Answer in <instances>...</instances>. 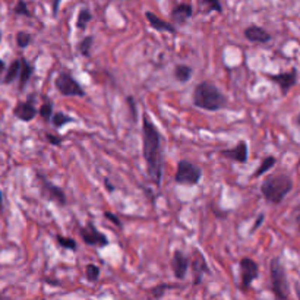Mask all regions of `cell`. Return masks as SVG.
Masks as SVG:
<instances>
[{
  "label": "cell",
  "mask_w": 300,
  "mask_h": 300,
  "mask_svg": "<svg viewBox=\"0 0 300 300\" xmlns=\"http://www.w3.org/2000/svg\"><path fill=\"white\" fill-rule=\"evenodd\" d=\"M145 18H147V21H148V24H150L151 28H154L155 31H160V32H168V34H176L178 32V29L176 27L172 24V22H167V21H164L161 19L160 16H157L155 14H152V12H145Z\"/></svg>",
  "instance_id": "obj_17"
},
{
  "label": "cell",
  "mask_w": 300,
  "mask_h": 300,
  "mask_svg": "<svg viewBox=\"0 0 300 300\" xmlns=\"http://www.w3.org/2000/svg\"><path fill=\"white\" fill-rule=\"evenodd\" d=\"M192 75H193V69H192L191 66H188V65H185V63H179V65H176V66H175V70H173L175 79L178 82H182V83L191 81Z\"/></svg>",
  "instance_id": "obj_19"
},
{
  "label": "cell",
  "mask_w": 300,
  "mask_h": 300,
  "mask_svg": "<svg viewBox=\"0 0 300 300\" xmlns=\"http://www.w3.org/2000/svg\"><path fill=\"white\" fill-rule=\"evenodd\" d=\"M19 69H21V59H15L14 62L9 65V68H6V72H5V76L2 78V82H3L5 85H9V83H12L15 79H18Z\"/></svg>",
  "instance_id": "obj_20"
},
{
  "label": "cell",
  "mask_w": 300,
  "mask_h": 300,
  "mask_svg": "<svg viewBox=\"0 0 300 300\" xmlns=\"http://www.w3.org/2000/svg\"><path fill=\"white\" fill-rule=\"evenodd\" d=\"M46 139L50 145H55V147H60L63 144V137H57V135H53V134H49L46 132Z\"/></svg>",
  "instance_id": "obj_33"
},
{
  "label": "cell",
  "mask_w": 300,
  "mask_h": 300,
  "mask_svg": "<svg viewBox=\"0 0 300 300\" xmlns=\"http://www.w3.org/2000/svg\"><path fill=\"white\" fill-rule=\"evenodd\" d=\"M0 214H3V193L0 191Z\"/></svg>",
  "instance_id": "obj_40"
},
{
  "label": "cell",
  "mask_w": 300,
  "mask_h": 300,
  "mask_svg": "<svg viewBox=\"0 0 300 300\" xmlns=\"http://www.w3.org/2000/svg\"><path fill=\"white\" fill-rule=\"evenodd\" d=\"M189 264H191L189 258L180 249H176L173 253V260H172V270L178 280H185L189 270Z\"/></svg>",
  "instance_id": "obj_15"
},
{
  "label": "cell",
  "mask_w": 300,
  "mask_h": 300,
  "mask_svg": "<svg viewBox=\"0 0 300 300\" xmlns=\"http://www.w3.org/2000/svg\"><path fill=\"white\" fill-rule=\"evenodd\" d=\"M100 268L94 265V264H88L87 267H85V277H87V280L90 281V283H97L98 281V278H100Z\"/></svg>",
  "instance_id": "obj_31"
},
{
  "label": "cell",
  "mask_w": 300,
  "mask_h": 300,
  "mask_svg": "<svg viewBox=\"0 0 300 300\" xmlns=\"http://www.w3.org/2000/svg\"><path fill=\"white\" fill-rule=\"evenodd\" d=\"M192 104L205 111H219L227 106V97L212 82H199L192 93Z\"/></svg>",
  "instance_id": "obj_2"
},
{
  "label": "cell",
  "mask_w": 300,
  "mask_h": 300,
  "mask_svg": "<svg viewBox=\"0 0 300 300\" xmlns=\"http://www.w3.org/2000/svg\"><path fill=\"white\" fill-rule=\"evenodd\" d=\"M5 72H6V63L0 59V82H2V76H3Z\"/></svg>",
  "instance_id": "obj_39"
},
{
  "label": "cell",
  "mask_w": 300,
  "mask_h": 300,
  "mask_svg": "<svg viewBox=\"0 0 300 300\" xmlns=\"http://www.w3.org/2000/svg\"><path fill=\"white\" fill-rule=\"evenodd\" d=\"M34 73V68L32 65L28 62L25 57H21V69H19V75H18V90L19 91H24L25 87L28 85V82L31 79Z\"/></svg>",
  "instance_id": "obj_18"
},
{
  "label": "cell",
  "mask_w": 300,
  "mask_h": 300,
  "mask_svg": "<svg viewBox=\"0 0 300 300\" xmlns=\"http://www.w3.org/2000/svg\"><path fill=\"white\" fill-rule=\"evenodd\" d=\"M192 15H193V8L189 3H178L173 6L170 12V19L175 27H182L191 19Z\"/></svg>",
  "instance_id": "obj_14"
},
{
  "label": "cell",
  "mask_w": 300,
  "mask_h": 300,
  "mask_svg": "<svg viewBox=\"0 0 300 300\" xmlns=\"http://www.w3.org/2000/svg\"><path fill=\"white\" fill-rule=\"evenodd\" d=\"M264 220H265V214H260V216H258V219H256V221L253 223V226L250 227V230H249V234H253V233L256 232V230L260 229L261 226H262Z\"/></svg>",
  "instance_id": "obj_36"
},
{
  "label": "cell",
  "mask_w": 300,
  "mask_h": 300,
  "mask_svg": "<svg viewBox=\"0 0 300 300\" xmlns=\"http://www.w3.org/2000/svg\"><path fill=\"white\" fill-rule=\"evenodd\" d=\"M294 122H296V124L300 127V111L297 113V116H296V119H294Z\"/></svg>",
  "instance_id": "obj_42"
},
{
  "label": "cell",
  "mask_w": 300,
  "mask_h": 300,
  "mask_svg": "<svg viewBox=\"0 0 300 300\" xmlns=\"http://www.w3.org/2000/svg\"><path fill=\"white\" fill-rule=\"evenodd\" d=\"M56 90L63 97H83L85 90L68 72H60L55 81Z\"/></svg>",
  "instance_id": "obj_7"
},
{
  "label": "cell",
  "mask_w": 300,
  "mask_h": 300,
  "mask_svg": "<svg viewBox=\"0 0 300 300\" xmlns=\"http://www.w3.org/2000/svg\"><path fill=\"white\" fill-rule=\"evenodd\" d=\"M142 155L145 160L148 178L157 188H160L164 170L163 142L158 127L147 113L142 114Z\"/></svg>",
  "instance_id": "obj_1"
},
{
  "label": "cell",
  "mask_w": 300,
  "mask_h": 300,
  "mask_svg": "<svg viewBox=\"0 0 300 300\" xmlns=\"http://www.w3.org/2000/svg\"><path fill=\"white\" fill-rule=\"evenodd\" d=\"M0 41H2V31H0Z\"/></svg>",
  "instance_id": "obj_43"
},
{
  "label": "cell",
  "mask_w": 300,
  "mask_h": 300,
  "mask_svg": "<svg viewBox=\"0 0 300 300\" xmlns=\"http://www.w3.org/2000/svg\"><path fill=\"white\" fill-rule=\"evenodd\" d=\"M220 155H221L223 158H227V160H230V161H234V163H247V158H249L247 142H246V141H239V142L236 144L234 148L220 151Z\"/></svg>",
  "instance_id": "obj_13"
},
{
  "label": "cell",
  "mask_w": 300,
  "mask_h": 300,
  "mask_svg": "<svg viewBox=\"0 0 300 300\" xmlns=\"http://www.w3.org/2000/svg\"><path fill=\"white\" fill-rule=\"evenodd\" d=\"M178 284H170V283H161V284H157V286L151 287L150 288V294L151 297H154V299H160V297H163L164 294L168 291V290H172V288H178Z\"/></svg>",
  "instance_id": "obj_25"
},
{
  "label": "cell",
  "mask_w": 300,
  "mask_h": 300,
  "mask_svg": "<svg viewBox=\"0 0 300 300\" xmlns=\"http://www.w3.org/2000/svg\"><path fill=\"white\" fill-rule=\"evenodd\" d=\"M293 191V179L286 173L270 175L261 183V195L271 205H280Z\"/></svg>",
  "instance_id": "obj_3"
},
{
  "label": "cell",
  "mask_w": 300,
  "mask_h": 300,
  "mask_svg": "<svg viewBox=\"0 0 300 300\" xmlns=\"http://www.w3.org/2000/svg\"><path fill=\"white\" fill-rule=\"evenodd\" d=\"M14 14L19 15V16H27V18H32L31 11L28 9V5L25 0H18L14 8Z\"/></svg>",
  "instance_id": "obj_32"
},
{
  "label": "cell",
  "mask_w": 300,
  "mask_h": 300,
  "mask_svg": "<svg viewBox=\"0 0 300 300\" xmlns=\"http://www.w3.org/2000/svg\"><path fill=\"white\" fill-rule=\"evenodd\" d=\"M243 35L247 41L250 42H258V44H265L271 41V34L260 25H249L243 29Z\"/></svg>",
  "instance_id": "obj_16"
},
{
  "label": "cell",
  "mask_w": 300,
  "mask_h": 300,
  "mask_svg": "<svg viewBox=\"0 0 300 300\" xmlns=\"http://www.w3.org/2000/svg\"><path fill=\"white\" fill-rule=\"evenodd\" d=\"M104 217L109 220L110 223H113V224H114L116 227H119V229H123L122 221L119 220V217H117L116 214H113V212H110V211H106V212H104Z\"/></svg>",
  "instance_id": "obj_34"
},
{
  "label": "cell",
  "mask_w": 300,
  "mask_h": 300,
  "mask_svg": "<svg viewBox=\"0 0 300 300\" xmlns=\"http://www.w3.org/2000/svg\"><path fill=\"white\" fill-rule=\"evenodd\" d=\"M124 103H126V107L129 111V117H131V122L135 123L138 122V104L135 101V98L132 96H127L124 98Z\"/></svg>",
  "instance_id": "obj_29"
},
{
  "label": "cell",
  "mask_w": 300,
  "mask_h": 300,
  "mask_svg": "<svg viewBox=\"0 0 300 300\" xmlns=\"http://www.w3.org/2000/svg\"><path fill=\"white\" fill-rule=\"evenodd\" d=\"M198 8H199V12L202 14H211V12L221 14L223 12V6L220 0H198Z\"/></svg>",
  "instance_id": "obj_21"
},
{
  "label": "cell",
  "mask_w": 300,
  "mask_h": 300,
  "mask_svg": "<svg viewBox=\"0 0 300 300\" xmlns=\"http://www.w3.org/2000/svg\"><path fill=\"white\" fill-rule=\"evenodd\" d=\"M202 179V170L198 164L192 163L189 160H180L178 163L175 182L178 185L196 186Z\"/></svg>",
  "instance_id": "obj_5"
},
{
  "label": "cell",
  "mask_w": 300,
  "mask_h": 300,
  "mask_svg": "<svg viewBox=\"0 0 300 300\" xmlns=\"http://www.w3.org/2000/svg\"><path fill=\"white\" fill-rule=\"evenodd\" d=\"M91 19H93V14H91V11H90V9H87V8H83V9L79 11L78 18H76V28H78L79 31H85L87 27H88V24L91 22Z\"/></svg>",
  "instance_id": "obj_26"
},
{
  "label": "cell",
  "mask_w": 300,
  "mask_h": 300,
  "mask_svg": "<svg viewBox=\"0 0 300 300\" xmlns=\"http://www.w3.org/2000/svg\"><path fill=\"white\" fill-rule=\"evenodd\" d=\"M104 186H106V189L109 192H114L116 191V186H113L111 183H110L109 179H104Z\"/></svg>",
  "instance_id": "obj_38"
},
{
  "label": "cell",
  "mask_w": 300,
  "mask_h": 300,
  "mask_svg": "<svg viewBox=\"0 0 300 300\" xmlns=\"http://www.w3.org/2000/svg\"><path fill=\"white\" fill-rule=\"evenodd\" d=\"M296 297L300 300V286L299 284H296Z\"/></svg>",
  "instance_id": "obj_41"
},
{
  "label": "cell",
  "mask_w": 300,
  "mask_h": 300,
  "mask_svg": "<svg viewBox=\"0 0 300 300\" xmlns=\"http://www.w3.org/2000/svg\"><path fill=\"white\" fill-rule=\"evenodd\" d=\"M35 94H29L25 101H18L14 107V116L21 122H31L38 116V109L34 104Z\"/></svg>",
  "instance_id": "obj_11"
},
{
  "label": "cell",
  "mask_w": 300,
  "mask_h": 300,
  "mask_svg": "<svg viewBox=\"0 0 300 300\" xmlns=\"http://www.w3.org/2000/svg\"><path fill=\"white\" fill-rule=\"evenodd\" d=\"M189 267L193 271V286H199L202 283V278H204V274H209V268L206 265V261H205L204 255L198 250V249H193V261L189 264Z\"/></svg>",
  "instance_id": "obj_12"
},
{
  "label": "cell",
  "mask_w": 300,
  "mask_h": 300,
  "mask_svg": "<svg viewBox=\"0 0 300 300\" xmlns=\"http://www.w3.org/2000/svg\"><path fill=\"white\" fill-rule=\"evenodd\" d=\"M79 237L82 242L88 246H97V247H106L109 246V239L106 234L97 230L93 223H88L87 226H79Z\"/></svg>",
  "instance_id": "obj_10"
},
{
  "label": "cell",
  "mask_w": 300,
  "mask_h": 300,
  "mask_svg": "<svg viewBox=\"0 0 300 300\" xmlns=\"http://www.w3.org/2000/svg\"><path fill=\"white\" fill-rule=\"evenodd\" d=\"M239 268H240V290L247 291L252 283L260 277V265L256 261L245 256L239 262Z\"/></svg>",
  "instance_id": "obj_8"
},
{
  "label": "cell",
  "mask_w": 300,
  "mask_h": 300,
  "mask_svg": "<svg viewBox=\"0 0 300 300\" xmlns=\"http://www.w3.org/2000/svg\"><path fill=\"white\" fill-rule=\"evenodd\" d=\"M93 44H94V37L93 35H87L83 37L79 42H78V52L79 55H82L83 57H90L91 56V49H93Z\"/></svg>",
  "instance_id": "obj_27"
},
{
  "label": "cell",
  "mask_w": 300,
  "mask_h": 300,
  "mask_svg": "<svg viewBox=\"0 0 300 300\" xmlns=\"http://www.w3.org/2000/svg\"><path fill=\"white\" fill-rule=\"evenodd\" d=\"M275 164H277V158H275L274 155H267V157H264V158L261 160L260 167L253 172L252 178L253 179L261 178L262 175H265L267 172H270Z\"/></svg>",
  "instance_id": "obj_22"
},
{
  "label": "cell",
  "mask_w": 300,
  "mask_h": 300,
  "mask_svg": "<svg viewBox=\"0 0 300 300\" xmlns=\"http://www.w3.org/2000/svg\"><path fill=\"white\" fill-rule=\"evenodd\" d=\"M270 288L273 294L280 300L290 297V283L287 278V271L278 256L270 261Z\"/></svg>",
  "instance_id": "obj_4"
},
{
  "label": "cell",
  "mask_w": 300,
  "mask_h": 300,
  "mask_svg": "<svg viewBox=\"0 0 300 300\" xmlns=\"http://www.w3.org/2000/svg\"><path fill=\"white\" fill-rule=\"evenodd\" d=\"M53 111H55V104H53V101L46 100V101L41 104L40 109H38V116L42 119V122L49 123L50 120H52Z\"/></svg>",
  "instance_id": "obj_23"
},
{
  "label": "cell",
  "mask_w": 300,
  "mask_h": 300,
  "mask_svg": "<svg viewBox=\"0 0 300 300\" xmlns=\"http://www.w3.org/2000/svg\"><path fill=\"white\" fill-rule=\"evenodd\" d=\"M56 243L63 247V249H68V250H76L78 249V242L73 239V237H65V236H60V234H56Z\"/></svg>",
  "instance_id": "obj_28"
},
{
  "label": "cell",
  "mask_w": 300,
  "mask_h": 300,
  "mask_svg": "<svg viewBox=\"0 0 300 300\" xmlns=\"http://www.w3.org/2000/svg\"><path fill=\"white\" fill-rule=\"evenodd\" d=\"M291 217H293V221L296 224V230L299 232L300 234V204L294 206L293 212H291Z\"/></svg>",
  "instance_id": "obj_35"
},
{
  "label": "cell",
  "mask_w": 300,
  "mask_h": 300,
  "mask_svg": "<svg viewBox=\"0 0 300 300\" xmlns=\"http://www.w3.org/2000/svg\"><path fill=\"white\" fill-rule=\"evenodd\" d=\"M35 178H37V180H38V185H40L42 198H46L47 201L56 202V204L60 205V206H65V205L68 204L66 193H65V191H63L60 186H56V185H53V183H52L49 179L46 178L41 172H37V173H35Z\"/></svg>",
  "instance_id": "obj_6"
},
{
  "label": "cell",
  "mask_w": 300,
  "mask_h": 300,
  "mask_svg": "<svg viewBox=\"0 0 300 300\" xmlns=\"http://www.w3.org/2000/svg\"><path fill=\"white\" fill-rule=\"evenodd\" d=\"M15 40H16V46L19 49H27L32 41V35L29 32H25V31H18Z\"/></svg>",
  "instance_id": "obj_30"
},
{
  "label": "cell",
  "mask_w": 300,
  "mask_h": 300,
  "mask_svg": "<svg viewBox=\"0 0 300 300\" xmlns=\"http://www.w3.org/2000/svg\"><path fill=\"white\" fill-rule=\"evenodd\" d=\"M60 3H62V0H52V14H53L55 18L57 16V14H59Z\"/></svg>",
  "instance_id": "obj_37"
},
{
  "label": "cell",
  "mask_w": 300,
  "mask_h": 300,
  "mask_svg": "<svg viewBox=\"0 0 300 300\" xmlns=\"http://www.w3.org/2000/svg\"><path fill=\"white\" fill-rule=\"evenodd\" d=\"M265 76L268 78V81L278 85L283 97H286L290 93V90L299 81V72L296 68L290 69L288 72H281V73H267Z\"/></svg>",
  "instance_id": "obj_9"
},
{
  "label": "cell",
  "mask_w": 300,
  "mask_h": 300,
  "mask_svg": "<svg viewBox=\"0 0 300 300\" xmlns=\"http://www.w3.org/2000/svg\"><path fill=\"white\" fill-rule=\"evenodd\" d=\"M50 122H52V126L55 129H60L65 124L73 122V119L70 116H68V114H65L63 111H53V116H52V120Z\"/></svg>",
  "instance_id": "obj_24"
}]
</instances>
